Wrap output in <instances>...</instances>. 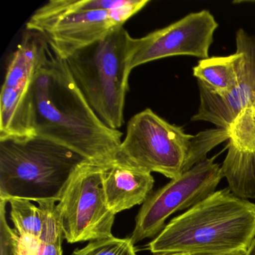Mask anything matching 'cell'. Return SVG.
Here are the masks:
<instances>
[{
  "instance_id": "9c48e42d",
  "label": "cell",
  "mask_w": 255,
  "mask_h": 255,
  "mask_svg": "<svg viewBox=\"0 0 255 255\" xmlns=\"http://www.w3.org/2000/svg\"><path fill=\"white\" fill-rule=\"evenodd\" d=\"M218 26L214 16L203 10L191 13L142 38H133L129 68L132 71L140 65L171 56L207 59Z\"/></svg>"
},
{
  "instance_id": "8992f818",
  "label": "cell",
  "mask_w": 255,
  "mask_h": 255,
  "mask_svg": "<svg viewBox=\"0 0 255 255\" xmlns=\"http://www.w3.org/2000/svg\"><path fill=\"white\" fill-rule=\"evenodd\" d=\"M133 38L124 26L65 59L76 84L109 128L123 126Z\"/></svg>"
},
{
  "instance_id": "ffe728a7",
  "label": "cell",
  "mask_w": 255,
  "mask_h": 255,
  "mask_svg": "<svg viewBox=\"0 0 255 255\" xmlns=\"http://www.w3.org/2000/svg\"><path fill=\"white\" fill-rule=\"evenodd\" d=\"M246 255H255V237L248 249Z\"/></svg>"
},
{
  "instance_id": "7a4b0ae2",
  "label": "cell",
  "mask_w": 255,
  "mask_h": 255,
  "mask_svg": "<svg viewBox=\"0 0 255 255\" xmlns=\"http://www.w3.org/2000/svg\"><path fill=\"white\" fill-rule=\"evenodd\" d=\"M255 237V204L229 188L170 221L148 245L154 255H216L247 251Z\"/></svg>"
},
{
  "instance_id": "d6986e66",
  "label": "cell",
  "mask_w": 255,
  "mask_h": 255,
  "mask_svg": "<svg viewBox=\"0 0 255 255\" xmlns=\"http://www.w3.org/2000/svg\"><path fill=\"white\" fill-rule=\"evenodd\" d=\"M64 238L54 243L44 244L42 255H62V243Z\"/></svg>"
},
{
  "instance_id": "9a60e30c",
  "label": "cell",
  "mask_w": 255,
  "mask_h": 255,
  "mask_svg": "<svg viewBox=\"0 0 255 255\" xmlns=\"http://www.w3.org/2000/svg\"><path fill=\"white\" fill-rule=\"evenodd\" d=\"M8 203L11 207V219L17 235L41 238L45 222L44 207L41 204L36 207L29 200L19 198H11Z\"/></svg>"
},
{
  "instance_id": "ac0fdd59",
  "label": "cell",
  "mask_w": 255,
  "mask_h": 255,
  "mask_svg": "<svg viewBox=\"0 0 255 255\" xmlns=\"http://www.w3.org/2000/svg\"><path fill=\"white\" fill-rule=\"evenodd\" d=\"M17 255H42L44 243L38 238L14 234Z\"/></svg>"
},
{
  "instance_id": "30bf717a",
  "label": "cell",
  "mask_w": 255,
  "mask_h": 255,
  "mask_svg": "<svg viewBox=\"0 0 255 255\" xmlns=\"http://www.w3.org/2000/svg\"><path fill=\"white\" fill-rule=\"evenodd\" d=\"M236 44L237 51L243 55L237 85L228 93L219 95L198 81L200 105L192 121L210 122L217 128L228 129L244 109L255 108V35L240 29L236 34Z\"/></svg>"
},
{
  "instance_id": "7c38bea8",
  "label": "cell",
  "mask_w": 255,
  "mask_h": 255,
  "mask_svg": "<svg viewBox=\"0 0 255 255\" xmlns=\"http://www.w3.org/2000/svg\"><path fill=\"white\" fill-rule=\"evenodd\" d=\"M228 153L221 166L228 188L238 198H255V108L246 107L228 129Z\"/></svg>"
},
{
  "instance_id": "6da1fadb",
  "label": "cell",
  "mask_w": 255,
  "mask_h": 255,
  "mask_svg": "<svg viewBox=\"0 0 255 255\" xmlns=\"http://www.w3.org/2000/svg\"><path fill=\"white\" fill-rule=\"evenodd\" d=\"M35 136L65 146L92 163H116L122 133L97 116L68 65L47 44L31 89Z\"/></svg>"
},
{
  "instance_id": "e0dca14e",
  "label": "cell",
  "mask_w": 255,
  "mask_h": 255,
  "mask_svg": "<svg viewBox=\"0 0 255 255\" xmlns=\"http://www.w3.org/2000/svg\"><path fill=\"white\" fill-rule=\"evenodd\" d=\"M7 202L0 200V255H17L14 229H11L6 220Z\"/></svg>"
},
{
  "instance_id": "603a6c76",
  "label": "cell",
  "mask_w": 255,
  "mask_h": 255,
  "mask_svg": "<svg viewBox=\"0 0 255 255\" xmlns=\"http://www.w3.org/2000/svg\"></svg>"
},
{
  "instance_id": "52a82bcc",
  "label": "cell",
  "mask_w": 255,
  "mask_h": 255,
  "mask_svg": "<svg viewBox=\"0 0 255 255\" xmlns=\"http://www.w3.org/2000/svg\"><path fill=\"white\" fill-rule=\"evenodd\" d=\"M109 167L86 161L77 168L67 185L57 210L68 243L113 237L116 215L107 206L103 185Z\"/></svg>"
},
{
  "instance_id": "7402d4cb",
  "label": "cell",
  "mask_w": 255,
  "mask_h": 255,
  "mask_svg": "<svg viewBox=\"0 0 255 255\" xmlns=\"http://www.w3.org/2000/svg\"><path fill=\"white\" fill-rule=\"evenodd\" d=\"M183 255V254H169V255Z\"/></svg>"
},
{
  "instance_id": "8fae6325",
  "label": "cell",
  "mask_w": 255,
  "mask_h": 255,
  "mask_svg": "<svg viewBox=\"0 0 255 255\" xmlns=\"http://www.w3.org/2000/svg\"><path fill=\"white\" fill-rule=\"evenodd\" d=\"M47 42L41 34L26 29L8 64L0 95V109L18 115L32 107L31 89L42 62Z\"/></svg>"
},
{
  "instance_id": "3957f363",
  "label": "cell",
  "mask_w": 255,
  "mask_h": 255,
  "mask_svg": "<svg viewBox=\"0 0 255 255\" xmlns=\"http://www.w3.org/2000/svg\"><path fill=\"white\" fill-rule=\"evenodd\" d=\"M229 139L228 129H208L189 135L182 127L171 125L146 109L128 123L116 162L177 178L207 159L213 147Z\"/></svg>"
},
{
  "instance_id": "44dd1931",
  "label": "cell",
  "mask_w": 255,
  "mask_h": 255,
  "mask_svg": "<svg viewBox=\"0 0 255 255\" xmlns=\"http://www.w3.org/2000/svg\"><path fill=\"white\" fill-rule=\"evenodd\" d=\"M246 252H247V251L240 250L237 251V252H231V253L222 254V255H246Z\"/></svg>"
},
{
  "instance_id": "2e32d148",
  "label": "cell",
  "mask_w": 255,
  "mask_h": 255,
  "mask_svg": "<svg viewBox=\"0 0 255 255\" xmlns=\"http://www.w3.org/2000/svg\"><path fill=\"white\" fill-rule=\"evenodd\" d=\"M72 255H137L130 238L115 237L94 240L83 249L74 251Z\"/></svg>"
},
{
  "instance_id": "5bb4252c",
  "label": "cell",
  "mask_w": 255,
  "mask_h": 255,
  "mask_svg": "<svg viewBox=\"0 0 255 255\" xmlns=\"http://www.w3.org/2000/svg\"><path fill=\"white\" fill-rule=\"evenodd\" d=\"M243 55L236 51L228 56L201 59L193 68V76L209 90L222 95L232 90L240 77Z\"/></svg>"
},
{
  "instance_id": "ba28073f",
  "label": "cell",
  "mask_w": 255,
  "mask_h": 255,
  "mask_svg": "<svg viewBox=\"0 0 255 255\" xmlns=\"http://www.w3.org/2000/svg\"><path fill=\"white\" fill-rule=\"evenodd\" d=\"M215 158L196 164L149 196L135 218L133 244L157 235L173 213L192 208L216 192L223 175Z\"/></svg>"
},
{
  "instance_id": "4fadbf2b",
  "label": "cell",
  "mask_w": 255,
  "mask_h": 255,
  "mask_svg": "<svg viewBox=\"0 0 255 255\" xmlns=\"http://www.w3.org/2000/svg\"><path fill=\"white\" fill-rule=\"evenodd\" d=\"M107 206L115 215L144 204L151 195L154 179L151 173L116 162L104 176Z\"/></svg>"
},
{
  "instance_id": "5b68a950",
  "label": "cell",
  "mask_w": 255,
  "mask_h": 255,
  "mask_svg": "<svg viewBox=\"0 0 255 255\" xmlns=\"http://www.w3.org/2000/svg\"><path fill=\"white\" fill-rule=\"evenodd\" d=\"M148 0H51L38 8L26 23L41 34L51 48L66 59L124 26Z\"/></svg>"
},
{
  "instance_id": "277c9868",
  "label": "cell",
  "mask_w": 255,
  "mask_h": 255,
  "mask_svg": "<svg viewBox=\"0 0 255 255\" xmlns=\"http://www.w3.org/2000/svg\"><path fill=\"white\" fill-rule=\"evenodd\" d=\"M88 161L38 136L0 140V200L60 201L77 168Z\"/></svg>"
}]
</instances>
